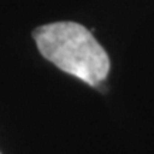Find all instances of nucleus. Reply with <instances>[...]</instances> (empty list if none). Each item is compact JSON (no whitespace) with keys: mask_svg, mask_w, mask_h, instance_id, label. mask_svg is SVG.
Here are the masks:
<instances>
[{"mask_svg":"<svg viewBox=\"0 0 154 154\" xmlns=\"http://www.w3.org/2000/svg\"><path fill=\"white\" fill-rule=\"evenodd\" d=\"M38 51L60 70L97 86L106 80L110 59L90 30L74 22H57L33 32Z\"/></svg>","mask_w":154,"mask_h":154,"instance_id":"obj_1","label":"nucleus"}]
</instances>
